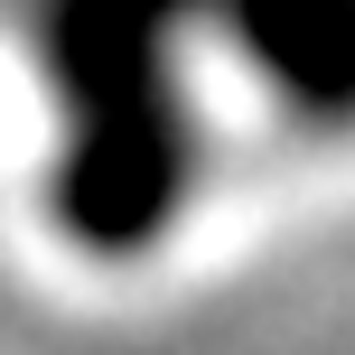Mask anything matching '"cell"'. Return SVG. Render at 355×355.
<instances>
[{
    "instance_id": "6da1fadb",
    "label": "cell",
    "mask_w": 355,
    "mask_h": 355,
    "mask_svg": "<svg viewBox=\"0 0 355 355\" xmlns=\"http://www.w3.org/2000/svg\"><path fill=\"white\" fill-rule=\"evenodd\" d=\"M66 168H56V215L85 252L122 262L150 252L159 225L187 196V112H178L168 66H103L66 85Z\"/></svg>"
},
{
    "instance_id": "7a4b0ae2",
    "label": "cell",
    "mask_w": 355,
    "mask_h": 355,
    "mask_svg": "<svg viewBox=\"0 0 355 355\" xmlns=\"http://www.w3.org/2000/svg\"><path fill=\"white\" fill-rule=\"evenodd\" d=\"M290 112L355 122V0H215Z\"/></svg>"
},
{
    "instance_id": "3957f363",
    "label": "cell",
    "mask_w": 355,
    "mask_h": 355,
    "mask_svg": "<svg viewBox=\"0 0 355 355\" xmlns=\"http://www.w3.org/2000/svg\"><path fill=\"white\" fill-rule=\"evenodd\" d=\"M187 10H215V0H47V66L56 85L103 66H159V37Z\"/></svg>"
}]
</instances>
